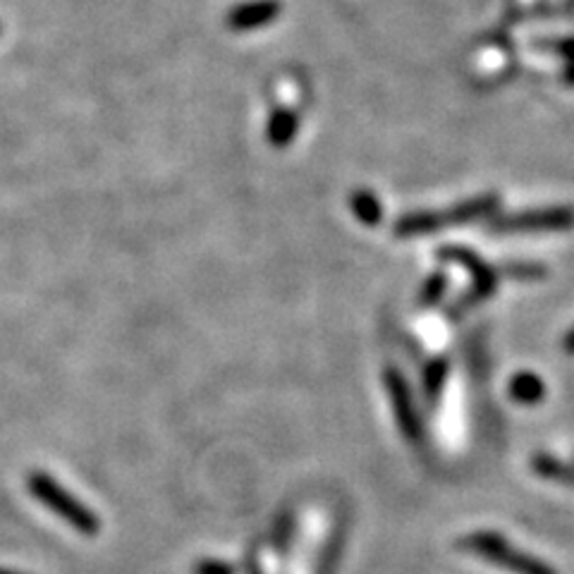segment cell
Returning a JSON list of instances; mask_svg holds the SVG:
<instances>
[{
  "label": "cell",
  "mask_w": 574,
  "mask_h": 574,
  "mask_svg": "<svg viewBox=\"0 0 574 574\" xmlns=\"http://www.w3.org/2000/svg\"><path fill=\"white\" fill-rule=\"evenodd\" d=\"M500 206L498 194H486V197H474L462 201V204L450 206L445 211H417V213H407L395 221L393 232L395 237H402V240H409V237H426V235H436L448 225H462V223H474L479 218L491 216L496 213Z\"/></svg>",
  "instance_id": "cell-1"
},
{
  "label": "cell",
  "mask_w": 574,
  "mask_h": 574,
  "mask_svg": "<svg viewBox=\"0 0 574 574\" xmlns=\"http://www.w3.org/2000/svg\"><path fill=\"white\" fill-rule=\"evenodd\" d=\"M27 486L41 505H46L48 510L56 512V515L63 519V522L70 524L72 529L82 531L84 536H94L101 531L99 515H94L87 505L79 503V500L72 496L70 491H65L51 474L32 472L27 479Z\"/></svg>",
  "instance_id": "cell-2"
},
{
  "label": "cell",
  "mask_w": 574,
  "mask_h": 574,
  "mask_svg": "<svg viewBox=\"0 0 574 574\" xmlns=\"http://www.w3.org/2000/svg\"><path fill=\"white\" fill-rule=\"evenodd\" d=\"M460 548L474 553L476 558H484L488 563L503 567V570H510L512 574H558L541 560L512 548L503 536L493 534V531H474V534L464 536Z\"/></svg>",
  "instance_id": "cell-3"
},
{
  "label": "cell",
  "mask_w": 574,
  "mask_h": 574,
  "mask_svg": "<svg viewBox=\"0 0 574 574\" xmlns=\"http://www.w3.org/2000/svg\"><path fill=\"white\" fill-rule=\"evenodd\" d=\"M574 225V211L567 206L498 216L488 223L491 235H529V232H563Z\"/></svg>",
  "instance_id": "cell-4"
},
{
  "label": "cell",
  "mask_w": 574,
  "mask_h": 574,
  "mask_svg": "<svg viewBox=\"0 0 574 574\" xmlns=\"http://www.w3.org/2000/svg\"><path fill=\"white\" fill-rule=\"evenodd\" d=\"M438 259L450 261V264H460L462 268H467V273L472 276V290L455 304V311H460V307L464 309L474 307V304L484 302L486 297H491L493 292H496L498 271H493V268L488 266L479 254H474L469 247H455V244H448V247L438 249Z\"/></svg>",
  "instance_id": "cell-5"
},
{
  "label": "cell",
  "mask_w": 574,
  "mask_h": 574,
  "mask_svg": "<svg viewBox=\"0 0 574 574\" xmlns=\"http://www.w3.org/2000/svg\"><path fill=\"white\" fill-rule=\"evenodd\" d=\"M383 381H386L390 402H393V412L395 419H398L402 436H405L409 443H419L421 436H424V429H421L419 414L417 409H414V400L412 393H409L405 376H402L398 369H388Z\"/></svg>",
  "instance_id": "cell-6"
},
{
  "label": "cell",
  "mask_w": 574,
  "mask_h": 574,
  "mask_svg": "<svg viewBox=\"0 0 574 574\" xmlns=\"http://www.w3.org/2000/svg\"><path fill=\"white\" fill-rule=\"evenodd\" d=\"M280 12H283V5L278 0H254V3H242L232 8L225 17V24L232 32H252V29L276 22Z\"/></svg>",
  "instance_id": "cell-7"
},
{
  "label": "cell",
  "mask_w": 574,
  "mask_h": 574,
  "mask_svg": "<svg viewBox=\"0 0 574 574\" xmlns=\"http://www.w3.org/2000/svg\"><path fill=\"white\" fill-rule=\"evenodd\" d=\"M299 127V118L292 108H278L276 113L271 115L266 127V139L268 144L276 146V149H285L295 142V134Z\"/></svg>",
  "instance_id": "cell-8"
},
{
  "label": "cell",
  "mask_w": 574,
  "mask_h": 574,
  "mask_svg": "<svg viewBox=\"0 0 574 574\" xmlns=\"http://www.w3.org/2000/svg\"><path fill=\"white\" fill-rule=\"evenodd\" d=\"M510 395L519 405H536V402H541L543 395H546V386H543V381L536 374L522 371V374L512 376Z\"/></svg>",
  "instance_id": "cell-9"
},
{
  "label": "cell",
  "mask_w": 574,
  "mask_h": 574,
  "mask_svg": "<svg viewBox=\"0 0 574 574\" xmlns=\"http://www.w3.org/2000/svg\"><path fill=\"white\" fill-rule=\"evenodd\" d=\"M352 213L357 216V221L364 225H378L383 221V206L369 189H357L350 197Z\"/></svg>",
  "instance_id": "cell-10"
},
{
  "label": "cell",
  "mask_w": 574,
  "mask_h": 574,
  "mask_svg": "<svg viewBox=\"0 0 574 574\" xmlns=\"http://www.w3.org/2000/svg\"><path fill=\"white\" fill-rule=\"evenodd\" d=\"M448 359L445 357H436L431 359L429 364H426L424 369V395H426V402L433 407L441 398L443 393V386H445V378H448Z\"/></svg>",
  "instance_id": "cell-11"
},
{
  "label": "cell",
  "mask_w": 574,
  "mask_h": 574,
  "mask_svg": "<svg viewBox=\"0 0 574 574\" xmlns=\"http://www.w3.org/2000/svg\"><path fill=\"white\" fill-rule=\"evenodd\" d=\"M531 467H534L539 474L546 476V479L565 481V484H574V472H572V469L565 467L563 462L551 460V457H546V455L534 457V462H531Z\"/></svg>",
  "instance_id": "cell-12"
},
{
  "label": "cell",
  "mask_w": 574,
  "mask_h": 574,
  "mask_svg": "<svg viewBox=\"0 0 574 574\" xmlns=\"http://www.w3.org/2000/svg\"><path fill=\"white\" fill-rule=\"evenodd\" d=\"M445 285H448V276H445V273H433V276L424 283V287H421L419 295L421 307L429 309L433 304L441 302V297L445 295Z\"/></svg>",
  "instance_id": "cell-13"
},
{
  "label": "cell",
  "mask_w": 574,
  "mask_h": 574,
  "mask_svg": "<svg viewBox=\"0 0 574 574\" xmlns=\"http://www.w3.org/2000/svg\"><path fill=\"white\" fill-rule=\"evenodd\" d=\"M292 527H295V517H292V512H283V515L276 519V524H273V531H271L273 546L283 548L285 543L290 541Z\"/></svg>",
  "instance_id": "cell-14"
},
{
  "label": "cell",
  "mask_w": 574,
  "mask_h": 574,
  "mask_svg": "<svg viewBox=\"0 0 574 574\" xmlns=\"http://www.w3.org/2000/svg\"><path fill=\"white\" fill-rule=\"evenodd\" d=\"M503 273L510 278H522V280H536L546 276V271H543V266L539 264H508L503 268Z\"/></svg>",
  "instance_id": "cell-15"
},
{
  "label": "cell",
  "mask_w": 574,
  "mask_h": 574,
  "mask_svg": "<svg viewBox=\"0 0 574 574\" xmlns=\"http://www.w3.org/2000/svg\"><path fill=\"white\" fill-rule=\"evenodd\" d=\"M194 574H237V570L228 563H221V560H201L194 567Z\"/></svg>",
  "instance_id": "cell-16"
},
{
  "label": "cell",
  "mask_w": 574,
  "mask_h": 574,
  "mask_svg": "<svg viewBox=\"0 0 574 574\" xmlns=\"http://www.w3.org/2000/svg\"><path fill=\"white\" fill-rule=\"evenodd\" d=\"M563 347H565V352H567V354H574V328H572L570 333H567V338H565Z\"/></svg>",
  "instance_id": "cell-17"
},
{
  "label": "cell",
  "mask_w": 574,
  "mask_h": 574,
  "mask_svg": "<svg viewBox=\"0 0 574 574\" xmlns=\"http://www.w3.org/2000/svg\"><path fill=\"white\" fill-rule=\"evenodd\" d=\"M247 574H261V570H259V565L254 563V560H249L247 563Z\"/></svg>",
  "instance_id": "cell-18"
},
{
  "label": "cell",
  "mask_w": 574,
  "mask_h": 574,
  "mask_svg": "<svg viewBox=\"0 0 574 574\" xmlns=\"http://www.w3.org/2000/svg\"><path fill=\"white\" fill-rule=\"evenodd\" d=\"M0 574H17V572H12V570H5V567H0Z\"/></svg>",
  "instance_id": "cell-19"
}]
</instances>
